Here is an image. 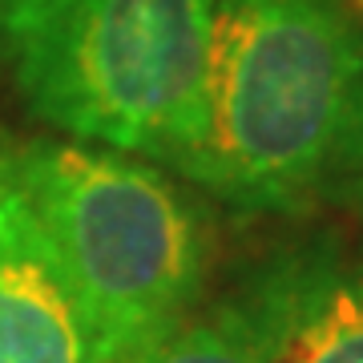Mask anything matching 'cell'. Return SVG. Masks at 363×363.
I'll return each mask as SVG.
<instances>
[{
  "mask_svg": "<svg viewBox=\"0 0 363 363\" xmlns=\"http://www.w3.org/2000/svg\"><path fill=\"white\" fill-rule=\"evenodd\" d=\"M61 0H0V49L13 52Z\"/></svg>",
  "mask_w": 363,
  "mask_h": 363,
  "instance_id": "cell-7",
  "label": "cell"
},
{
  "mask_svg": "<svg viewBox=\"0 0 363 363\" xmlns=\"http://www.w3.org/2000/svg\"><path fill=\"white\" fill-rule=\"evenodd\" d=\"M174 174L247 218L347 202L363 178V16L347 0H214L202 133Z\"/></svg>",
  "mask_w": 363,
  "mask_h": 363,
  "instance_id": "cell-1",
  "label": "cell"
},
{
  "mask_svg": "<svg viewBox=\"0 0 363 363\" xmlns=\"http://www.w3.org/2000/svg\"><path fill=\"white\" fill-rule=\"evenodd\" d=\"M16 166L89 307L105 363H125L202 303L214 218L186 178L73 138L16 142Z\"/></svg>",
  "mask_w": 363,
  "mask_h": 363,
  "instance_id": "cell-2",
  "label": "cell"
},
{
  "mask_svg": "<svg viewBox=\"0 0 363 363\" xmlns=\"http://www.w3.org/2000/svg\"><path fill=\"white\" fill-rule=\"evenodd\" d=\"M214 0H61L9 57L28 113L178 169L202 133Z\"/></svg>",
  "mask_w": 363,
  "mask_h": 363,
  "instance_id": "cell-3",
  "label": "cell"
},
{
  "mask_svg": "<svg viewBox=\"0 0 363 363\" xmlns=\"http://www.w3.org/2000/svg\"><path fill=\"white\" fill-rule=\"evenodd\" d=\"M355 4H363V0H355Z\"/></svg>",
  "mask_w": 363,
  "mask_h": 363,
  "instance_id": "cell-9",
  "label": "cell"
},
{
  "mask_svg": "<svg viewBox=\"0 0 363 363\" xmlns=\"http://www.w3.org/2000/svg\"><path fill=\"white\" fill-rule=\"evenodd\" d=\"M0 363H105L89 307L69 274L0 133Z\"/></svg>",
  "mask_w": 363,
  "mask_h": 363,
  "instance_id": "cell-5",
  "label": "cell"
},
{
  "mask_svg": "<svg viewBox=\"0 0 363 363\" xmlns=\"http://www.w3.org/2000/svg\"><path fill=\"white\" fill-rule=\"evenodd\" d=\"M343 206L355 210V218H359V242H363V178L355 182V190L347 194V202H343Z\"/></svg>",
  "mask_w": 363,
  "mask_h": 363,
  "instance_id": "cell-8",
  "label": "cell"
},
{
  "mask_svg": "<svg viewBox=\"0 0 363 363\" xmlns=\"http://www.w3.org/2000/svg\"><path fill=\"white\" fill-rule=\"evenodd\" d=\"M230 283L259 319L267 363H363V259L335 226L274 242Z\"/></svg>",
  "mask_w": 363,
  "mask_h": 363,
  "instance_id": "cell-4",
  "label": "cell"
},
{
  "mask_svg": "<svg viewBox=\"0 0 363 363\" xmlns=\"http://www.w3.org/2000/svg\"><path fill=\"white\" fill-rule=\"evenodd\" d=\"M125 363H267V343L250 303L230 283Z\"/></svg>",
  "mask_w": 363,
  "mask_h": 363,
  "instance_id": "cell-6",
  "label": "cell"
}]
</instances>
